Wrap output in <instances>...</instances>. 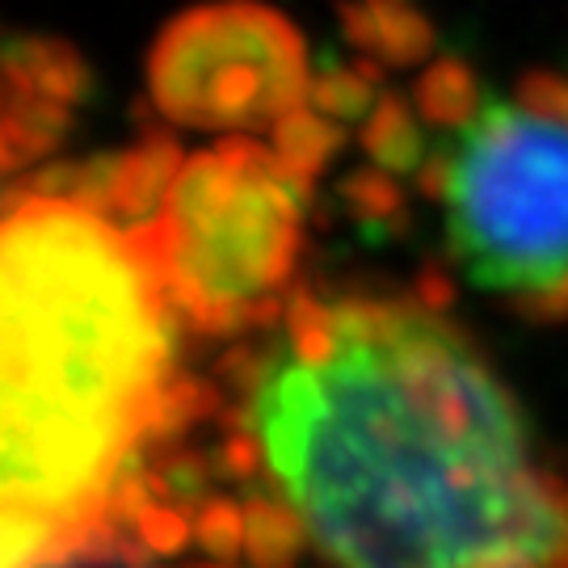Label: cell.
Masks as SVG:
<instances>
[{
    "mask_svg": "<svg viewBox=\"0 0 568 568\" xmlns=\"http://www.w3.org/2000/svg\"><path fill=\"white\" fill-rule=\"evenodd\" d=\"M161 274L135 227L72 194H13L0 232V568L114 535L143 455L203 408L173 375Z\"/></svg>",
    "mask_w": 568,
    "mask_h": 568,
    "instance_id": "obj_2",
    "label": "cell"
},
{
    "mask_svg": "<svg viewBox=\"0 0 568 568\" xmlns=\"http://www.w3.org/2000/svg\"><path fill=\"white\" fill-rule=\"evenodd\" d=\"M194 530H199L203 548L211 551L215 560H232V556L244 548V506L215 497V501H206V506L199 509V527Z\"/></svg>",
    "mask_w": 568,
    "mask_h": 568,
    "instance_id": "obj_7",
    "label": "cell"
},
{
    "mask_svg": "<svg viewBox=\"0 0 568 568\" xmlns=\"http://www.w3.org/2000/svg\"><path fill=\"white\" fill-rule=\"evenodd\" d=\"M426 182L471 283L527 312H568V81L539 72L480 102Z\"/></svg>",
    "mask_w": 568,
    "mask_h": 568,
    "instance_id": "obj_3",
    "label": "cell"
},
{
    "mask_svg": "<svg viewBox=\"0 0 568 568\" xmlns=\"http://www.w3.org/2000/svg\"><path fill=\"white\" fill-rule=\"evenodd\" d=\"M236 387L227 471L262 476L328 568H568V476L443 312L291 295Z\"/></svg>",
    "mask_w": 568,
    "mask_h": 568,
    "instance_id": "obj_1",
    "label": "cell"
},
{
    "mask_svg": "<svg viewBox=\"0 0 568 568\" xmlns=\"http://www.w3.org/2000/svg\"><path fill=\"white\" fill-rule=\"evenodd\" d=\"M307 544L304 523L278 497H248L244 501V551L257 568H295Z\"/></svg>",
    "mask_w": 568,
    "mask_h": 568,
    "instance_id": "obj_6",
    "label": "cell"
},
{
    "mask_svg": "<svg viewBox=\"0 0 568 568\" xmlns=\"http://www.w3.org/2000/svg\"><path fill=\"white\" fill-rule=\"evenodd\" d=\"M148 89L178 126L278 131L307 98L304 34L262 0L194 4L161 30L148 55Z\"/></svg>",
    "mask_w": 568,
    "mask_h": 568,
    "instance_id": "obj_5",
    "label": "cell"
},
{
    "mask_svg": "<svg viewBox=\"0 0 568 568\" xmlns=\"http://www.w3.org/2000/svg\"><path fill=\"white\" fill-rule=\"evenodd\" d=\"M307 173L270 143L220 140L178 164L135 227L178 321L211 337L270 328L304 253Z\"/></svg>",
    "mask_w": 568,
    "mask_h": 568,
    "instance_id": "obj_4",
    "label": "cell"
}]
</instances>
